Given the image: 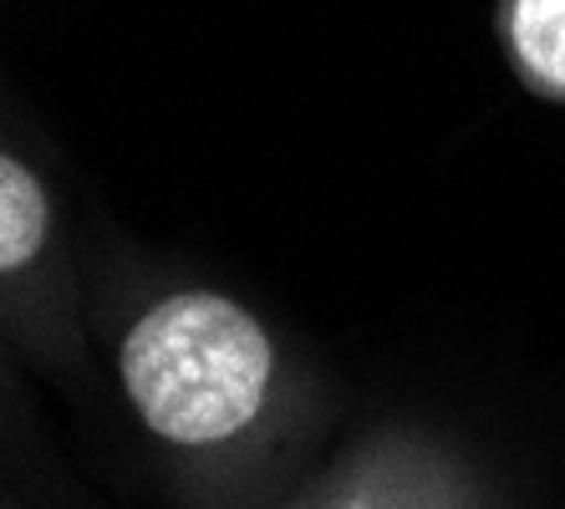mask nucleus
I'll list each match as a JSON object with an SVG mask.
<instances>
[{"instance_id":"obj_1","label":"nucleus","mask_w":565,"mask_h":509,"mask_svg":"<svg viewBox=\"0 0 565 509\" xmlns=\"http://www.w3.org/2000/svg\"><path fill=\"white\" fill-rule=\"evenodd\" d=\"M276 372L270 337L224 296H173L122 341V378L138 418L169 444H220L260 413Z\"/></svg>"},{"instance_id":"obj_2","label":"nucleus","mask_w":565,"mask_h":509,"mask_svg":"<svg viewBox=\"0 0 565 509\" xmlns=\"http://www.w3.org/2000/svg\"><path fill=\"white\" fill-rule=\"evenodd\" d=\"M510 52L535 87L565 97V0H510Z\"/></svg>"},{"instance_id":"obj_3","label":"nucleus","mask_w":565,"mask_h":509,"mask_svg":"<svg viewBox=\"0 0 565 509\" xmlns=\"http://www.w3.org/2000/svg\"><path fill=\"white\" fill-rule=\"evenodd\" d=\"M46 235V199H41V183L31 179L15 158L0 163V265L6 271H21L41 250Z\"/></svg>"},{"instance_id":"obj_4","label":"nucleus","mask_w":565,"mask_h":509,"mask_svg":"<svg viewBox=\"0 0 565 509\" xmlns=\"http://www.w3.org/2000/svg\"><path fill=\"white\" fill-rule=\"evenodd\" d=\"M352 509H372V505H352Z\"/></svg>"}]
</instances>
